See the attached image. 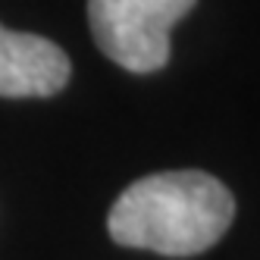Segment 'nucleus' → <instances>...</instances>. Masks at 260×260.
<instances>
[{"instance_id":"nucleus-1","label":"nucleus","mask_w":260,"mask_h":260,"mask_svg":"<svg viewBox=\"0 0 260 260\" xmlns=\"http://www.w3.org/2000/svg\"><path fill=\"white\" fill-rule=\"evenodd\" d=\"M235 216V198L219 179L179 170L132 182L110 207L107 229L122 248L191 257L226 235Z\"/></svg>"},{"instance_id":"nucleus-2","label":"nucleus","mask_w":260,"mask_h":260,"mask_svg":"<svg viewBox=\"0 0 260 260\" xmlns=\"http://www.w3.org/2000/svg\"><path fill=\"white\" fill-rule=\"evenodd\" d=\"M194 0H88L98 47L128 72H157L170 60V31Z\"/></svg>"},{"instance_id":"nucleus-3","label":"nucleus","mask_w":260,"mask_h":260,"mask_svg":"<svg viewBox=\"0 0 260 260\" xmlns=\"http://www.w3.org/2000/svg\"><path fill=\"white\" fill-rule=\"evenodd\" d=\"M69 82V57L41 35L0 25V98H50Z\"/></svg>"}]
</instances>
